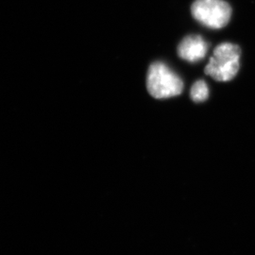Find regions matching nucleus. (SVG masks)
<instances>
[{
	"label": "nucleus",
	"instance_id": "1",
	"mask_svg": "<svg viewBox=\"0 0 255 255\" xmlns=\"http://www.w3.org/2000/svg\"><path fill=\"white\" fill-rule=\"evenodd\" d=\"M240 56L241 49L237 45L220 44L215 48L204 72L218 82H229L238 73Z\"/></svg>",
	"mask_w": 255,
	"mask_h": 255
},
{
	"label": "nucleus",
	"instance_id": "2",
	"mask_svg": "<svg viewBox=\"0 0 255 255\" xmlns=\"http://www.w3.org/2000/svg\"><path fill=\"white\" fill-rule=\"evenodd\" d=\"M146 88L155 99H168L181 95L183 82L181 78L165 64L157 62L149 66Z\"/></svg>",
	"mask_w": 255,
	"mask_h": 255
},
{
	"label": "nucleus",
	"instance_id": "3",
	"mask_svg": "<svg viewBox=\"0 0 255 255\" xmlns=\"http://www.w3.org/2000/svg\"><path fill=\"white\" fill-rule=\"evenodd\" d=\"M193 17L214 29L225 27L232 16V8L223 0H196L191 8Z\"/></svg>",
	"mask_w": 255,
	"mask_h": 255
},
{
	"label": "nucleus",
	"instance_id": "4",
	"mask_svg": "<svg viewBox=\"0 0 255 255\" xmlns=\"http://www.w3.org/2000/svg\"><path fill=\"white\" fill-rule=\"evenodd\" d=\"M208 46L200 35L185 37L178 46L179 56L190 63H196L202 60L207 53Z\"/></svg>",
	"mask_w": 255,
	"mask_h": 255
},
{
	"label": "nucleus",
	"instance_id": "5",
	"mask_svg": "<svg viewBox=\"0 0 255 255\" xmlns=\"http://www.w3.org/2000/svg\"><path fill=\"white\" fill-rule=\"evenodd\" d=\"M191 99L196 102L206 101L209 96V89L204 81H198L192 86L190 91Z\"/></svg>",
	"mask_w": 255,
	"mask_h": 255
}]
</instances>
